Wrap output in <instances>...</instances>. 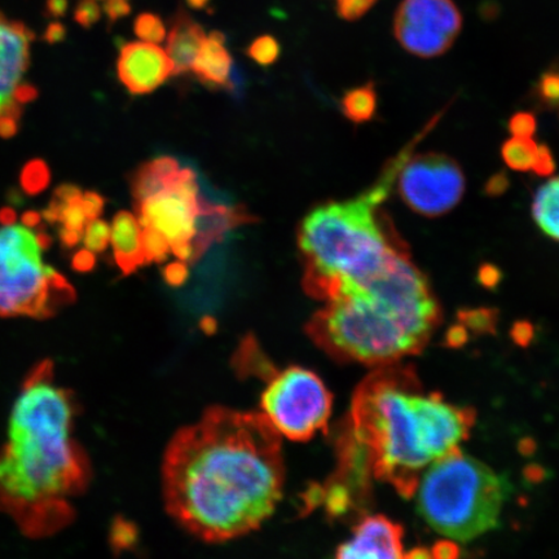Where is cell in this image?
Instances as JSON below:
<instances>
[{
  "instance_id": "1",
  "label": "cell",
  "mask_w": 559,
  "mask_h": 559,
  "mask_svg": "<svg viewBox=\"0 0 559 559\" xmlns=\"http://www.w3.org/2000/svg\"><path fill=\"white\" fill-rule=\"evenodd\" d=\"M167 512L207 543L260 528L283 496L282 436L262 414L207 409L167 445L163 465Z\"/></svg>"
},
{
  "instance_id": "2",
  "label": "cell",
  "mask_w": 559,
  "mask_h": 559,
  "mask_svg": "<svg viewBox=\"0 0 559 559\" xmlns=\"http://www.w3.org/2000/svg\"><path fill=\"white\" fill-rule=\"evenodd\" d=\"M52 373V362L44 361L27 377L12 411L9 443L0 451V510L33 537L72 521L68 499L90 478L87 459L70 436L72 402Z\"/></svg>"
},
{
  "instance_id": "3",
  "label": "cell",
  "mask_w": 559,
  "mask_h": 559,
  "mask_svg": "<svg viewBox=\"0 0 559 559\" xmlns=\"http://www.w3.org/2000/svg\"><path fill=\"white\" fill-rule=\"evenodd\" d=\"M474 423L473 409L421 393L411 368L384 366L356 390L347 431L366 450L373 477L409 499L426 467L459 450Z\"/></svg>"
},
{
  "instance_id": "4",
  "label": "cell",
  "mask_w": 559,
  "mask_h": 559,
  "mask_svg": "<svg viewBox=\"0 0 559 559\" xmlns=\"http://www.w3.org/2000/svg\"><path fill=\"white\" fill-rule=\"evenodd\" d=\"M439 321L428 278L402 243L365 284L328 300L307 333L334 359L384 367L421 352Z\"/></svg>"
},
{
  "instance_id": "5",
  "label": "cell",
  "mask_w": 559,
  "mask_h": 559,
  "mask_svg": "<svg viewBox=\"0 0 559 559\" xmlns=\"http://www.w3.org/2000/svg\"><path fill=\"white\" fill-rule=\"evenodd\" d=\"M401 167V160L394 158L359 198L328 202L300 223L298 243L305 257L307 295L328 302L365 284L403 243L379 209Z\"/></svg>"
},
{
  "instance_id": "6",
  "label": "cell",
  "mask_w": 559,
  "mask_h": 559,
  "mask_svg": "<svg viewBox=\"0 0 559 559\" xmlns=\"http://www.w3.org/2000/svg\"><path fill=\"white\" fill-rule=\"evenodd\" d=\"M508 481L460 450L435 461L418 480L419 514L440 535L471 542L498 526Z\"/></svg>"
},
{
  "instance_id": "7",
  "label": "cell",
  "mask_w": 559,
  "mask_h": 559,
  "mask_svg": "<svg viewBox=\"0 0 559 559\" xmlns=\"http://www.w3.org/2000/svg\"><path fill=\"white\" fill-rule=\"evenodd\" d=\"M74 300L68 280L41 261V248L26 227L0 229V317L48 319Z\"/></svg>"
},
{
  "instance_id": "8",
  "label": "cell",
  "mask_w": 559,
  "mask_h": 559,
  "mask_svg": "<svg viewBox=\"0 0 559 559\" xmlns=\"http://www.w3.org/2000/svg\"><path fill=\"white\" fill-rule=\"evenodd\" d=\"M262 414L280 436L306 442L326 430L332 395L317 373L289 367L271 376L263 391Z\"/></svg>"
},
{
  "instance_id": "9",
  "label": "cell",
  "mask_w": 559,
  "mask_h": 559,
  "mask_svg": "<svg viewBox=\"0 0 559 559\" xmlns=\"http://www.w3.org/2000/svg\"><path fill=\"white\" fill-rule=\"evenodd\" d=\"M396 179L404 204L426 218L451 212L463 200L466 187L456 160L440 153L409 156Z\"/></svg>"
},
{
  "instance_id": "10",
  "label": "cell",
  "mask_w": 559,
  "mask_h": 559,
  "mask_svg": "<svg viewBox=\"0 0 559 559\" xmlns=\"http://www.w3.org/2000/svg\"><path fill=\"white\" fill-rule=\"evenodd\" d=\"M461 29L463 15L453 0H402L394 15L395 39L418 58L445 53Z\"/></svg>"
},
{
  "instance_id": "11",
  "label": "cell",
  "mask_w": 559,
  "mask_h": 559,
  "mask_svg": "<svg viewBox=\"0 0 559 559\" xmlns=\"http://www.w3.org/2000/svg\"><path fill=\"white\" fill-rule=\"evenodd\" d=\"M199 200L198 175L187 167L181 169L179 179L167 190L138 202L135 213L140 226L158 230L170 243L173 254L187 262L192 257Z\"/></svg>"
},
{
  "instance_id": "12",
  "label": "cell",
  "mask_w": 559,
  "mask_h": 559,
  "mask_svg": "<svg viewBox=\"0 0 559 559\" xmlns=\"http://www.w3.org/2000/svg\"><path fill=\"white\" fill-rule=\"evenodd\" d=\"M34 38V33L23 23L0 12V117L21 116L23 107L15 100V94L29 68Z\"/></svg>"
},
{
  "instance_id": "13",
  "label": "cell",
  "mask_w": 559,
  "mask_h": 559,
  "mask_svg": "<svg viewBox=\"0 0 559 559\" xmlns=\"http://www.w3.org/2000/svg\"><path fill=\"white\" fill-rule=\"evenodd\" d=\"M118 76L134 95L150 94L173 75V62L157 45L131 41L122 47Z\"/></svg>"
},
{
  "instance_id": "14",
  "label": "cell",
  "mask_w": 559,
  "mask_h": 559,
  "mask_svg": "<svg viewBox=\"0 0 559 559\" xmlns=\"http://www.w3.org/2000/svg\"><path fill=\"white\" fill-rule=\"evenodd\" d=\"M403 528L383 515L367 516L355 527L352 539L341 545L344 559L403 558Z\"/></svg>"
},
{
  "instance_id": "15",
  "label": "cell",
  "mask_w": 559,
  "mask_h": 559,
  "mask_svg": "<svg viewBox=\"0 0 559 559\" xmlns=\"http://www.w3.org/2000/svg\"><path fill=\"white\" fill-rule=\"evenodd\" d=\"M257 222V216L245 206L215 205L200 195L190 262L199 261L213 243L225 239L229 230Z\"/></svg>"
},
{
  "instance_id": "16",
  "label": "cell",
  "mask_w": 559,
  "mask_h": 559,
  "mask_svg": "<svg viewBox=\"0 0 559 559\" xmlns=\"http://www.w3.org/2000/svg\"><path fill=\"white\" fill-rule=\"evenodd\" d=\"M205 39L206 34L201 25L195 23L190 13L180 9L167 37L166 53L173 62V75L190 72Z\"/></svg>"
},
{
  "instance_id": "17",
  "label": "cell",
  "mask_w": 559,
  "mask_h": 559,
  "mask_svg": "<svg viewBox=\"0 0 559 559\" xmlns=\"http://www.w3.org/2000/svg\"><path fill=\"white\" fill-rule=\"evenodd\" d=\"M110 240L114 245L116 263L123 275H130L140 265L145 264L142 226L135 215L129 212L118 213L111 227Z\"/></svg>"
},
{
  "instance_id": "18",
  "label": "cell",
  "mask_w": 559,
  "mask_h": 559,
  "mask_svg": "<svg viewBox=\"0 0 559 559\" xmlns=\"http://www.w3.org/2000/svg\"><path fill=\"white\" fill-rule=\"evenodd\" d=\"M226 37L221 32H213L206 37L198 58L193 61V73L210 87L227 88L234 61L225 47Z\"/></svg>"
},
{
  "instance_id": "19",
  "label": "cell",
  "mask_w": 559,
  "mask_h": 559,
  "mask_svg": "<svg viewBox=\"0 0 559 559\" xmlns=\"http://www.w3.org/2000/svg\"><path fill=\"white\" fill-rule=\"evenodd\" d=\"M180 173L178 160L167 156L140 166L131 177V192L135 204L167 190L179 179Z\"/></svg>"
},
{
  "instance_id": "20",
  "label": "cell",
  "mask_w": 559,
  "mask_h": 559,
  "mask_svg": "<svg viewBox=\"0 0 559 559\" xmlns=\"http://www.w3.org/2000/svg\"><path fill=\"white\" fill-rule=\"evenodd\" d=\"M533 216L545 235L559 241V177L549 179L537 191Z\"/></svg>"
},
{
  "instance_id": "21",
  "label": "cell",
  "mask_w": 559,
  "mask_h": 559,
  "mask_svg": "<svg viewBox=\"0 0 559 559\" xmlns=\"http://www.w3.org/2000/svg\"><path fill=\"white\" fill-rule=\"evenodd\" d=\"M342 114L349 121L360 124L372 120L377 109V94L373 83L347 91L342 99Z\"/></svg>"
},
{
  "instance_id": "22",
  "label": "cell",
  "mask_w": 559,
  "mask_h": 559,
  "mask_svg": "<svg viewBox=\"0 0 559 559\" xmlns=\"http://www.w3.org/2000/svg\"><path fill=\"white\" fill-rule=\"evenodd\" d=\"M539 151L540 144L535 143L533 139L513 136L502 145L501 156L512 170L534 171Z\"/></svg>"
},
{
  "instance_id": "23",
  "label": "cell",
  "mask_w": 559,
  "mask_h": 559,
  "mask_svg": "<svg viewBox=\"0 0 559 559\" xmlns=\"http://www.w3.org/2000/svg\"><path fill=\"white\" fill-rule=\"evenodd\" d=\"M534 95L545 109L559 110V62H555L537 81Z\"/></svg>"
},
{
  "instance_id": "24",
  "label": "cell",
  "mask_w": 559,
  "mask_h": 559,
  "mask_svg": "<svg viewBox=\"0 0 559 559\" xmlns=\"http://www.w3.org/2000/svg\"><path fill=\"white\" fill-rule=\"evenodd\" d=\"M21 188L26 194L37 195L51 183L50 167L41 159H33L24 166L20 178Z\"/></svg>"
},
{
  "instance_id": "25",
  "label": "cell",
  "mask_w": 559,
  "mask_h": 559,
  "mask_svg": "<svg viewBox=\"0 0 559 559\" xmlns=\"http://www.w3.org/2000/svg\"><path fill=\"white\" fill-rule=\"evenodd\" d=\"M134 32L138 38L153 45H158L166 38V26L163 19L151 12L140 13L135 20Z\"/></svg>"
},
{
  "instance_id": "26",
  "label": "cell",
  "mask_w": 559,
  "mask_h": 559,
  "mask_svg": "<svg viewBox=\"0 0 559 559\" xmlns=\"http://www.w3.org/2000/svg\"><path fill=\"white\" fill-rule=\"evenodd\" d=\"M145 264L164 262L169 257L171 248L165 237L152 227H142Z\"/></svg>"
},
{
  "instance_id": "27",
  "label": "cell",
  "mask_w": 559,
  "mask_h": 559,
  "mask_svg": "<svg viewBox=\"0 0 559 559\" xmlns=\"http://www.w3.org/2000/svg\"><path fill=\"white\" fill-rule=\"evenodd\" d=\"M250 59L261 67H270L276 62L280 56V45L272 35H262L253 40L248 48Z\"/></svg>"
},
{
  "instance_id": "28",
  "label": "cell",
  "mask_w": 559,
  "mask_h": 559,
  "mask_svg": "<svg viewBox=\"0 0 559 559\" xmlns=\"http://www.w3.org/2000/svg\"><path fill=\"white\" fill-rule=\"evenodd\" d=\"M110 233L107 222L99 218L88 221L85 230H83V243L93 253H103L108 248Z\"/></svg>"
},
{
  "instance_id": "29",
  "label": "cell",
  "mask_w": 559,
  "mask_h": 559,
  "mask_svg": "<svg viewBox=\"0 0 559 559\" xmlns=\"http://www.w3.org/2000/svg\"><path fill=\"white\" fill-rule=\"evenodd\" d=\"M379 0H334L335 11L345 21H358L373 9Z\"/></svg>"
},
{
  "instance_id": "30",
  "label": "cell",
  "mask_w": 559,
  "mask_h": 559,
  "mask_svg": "<svg viewBox=\"0 0 559 559\" xmlns=\"http://www.w3.org/2000/svg\"><path fill=\"white\" fill-rule=\"evenodd\" d=\"M102 19V9L96 0H80L74 10L75 23L91 29Z\"/></svg>"
},
{
  "instance_id": "31",
  "label": "cell",
  "mask_w": 559,
  "mask_h": 559,
  "mask_svg": "<svg viewBox=\"0 0 559 559\" xmlns=\"http://www.w3.org/2000/svg\"><path fill=\"white\" fill-rule=\"evenodd\" d=\"M513 136L531 138L536 131V118L531 114H516L509 121Z\"/></svg>"
},
{
  "instance_id": "32",
  "label": "cell",
  "mask_w": 559,
  "mask_h": 559,
  "mask_svg": "<svg viewBox=\"0 0 559 559\" xmlns=\"http://www.w3.org/2000/svg\"><path fill=\"white\" fill-rule=\"evenodd\" d=\"M81 206L83 212H85L87 216V221H93L99 218V216L104 212L105 199L103 195L96 192H85L82 193Z\"/></svg>"
},
{
  "instance_id": "33",
  "label": "cell",
  "mask_w": 559,
  "mask_h": 559,
  "mask_svg": "<svg viewBox=\"0 0 559 559\" xmlns=\"http://www.w3.org/2000/svg\"><path fill=\"white\" fill-rule=\"evenodd\" d=\"M103 10L110 24H115L118 20L129 16L132 9L128 0H107Z\"/></svg>"
},
{
  "instance_id": "34",
  "label": "cell",
  "mask_w": 559,
  "mask_h": 559,
  "mask_svg": "<svg viewBox=\"0 0 559 559\" xmlns=\"http://www.w3.org/2000/svg\"><path fill=\"white\" fill-rule=\"evenodd\" d=\"M556 170V163L547 145L540 144L539 157L534 169L539 177H550Z\"/></svg>"
},
{
  "instance_id": "35",
  "label": "cell",
  "mask_w": 559,
  "mask_h": 559,
  "mask_svg": "<svg viewBox=\"0 0 559 559\" xmlns=\"http://www.w3.org/2000/svg\"><path fill=\"white\" fill-rule=\"evenodd\" d=\"M164 277L167 284L179 286L183 284L188 277V267L181 262L170 263L164 270Z\"/></svg>"
},
{
  "instance_id": "36",
  "label": "cell",
  "mask_w": 559,
  "mask_h": 559,
  "mask_svg": "<svg viewBox=\"0 0 559 559\" xmlns=\"http://www.w3.org/2000/svg\"><path fill=\"white\" fill-rule=\"evenodd\" d=\"M96 258L88 249L80 250L73 258V267L80 272H87L94 269Z\"/></svg>"
},
{
  "instance_id": "37",
  "label": "cell",
  "mask_w": 559,
  "mask_h": 559,
  "mask_svg": "<svg viewBox=\"0 0 559 559\" xmlns=\"http://www.w3.org/2000/svg\"><path fill=\"white\" fill-rule=\"evenodd\" d=\"M67 33L68 31L66 25L59 23V21H55V23L47 26L44 39L50 45L60 44V41L66 40Z\"/></svg>"
},
{
  "instance_id": "38",
  "label": "cell",
  "mask_w": 559,
  "mask_h": 559,
  "mask_svg": "<svg viewBox=\"0 0 559 559\" xmlns=\"http://www.w3.org/2000/svg\"><path fill=\"white\" fill-rule=\"evenodd\" d=\"M83 192L81 191L80 187L73 186V185H62L58 188H56V191L53 193V198L58 199L62 202H72L79 198H81V194Z\"/></svg>"
},
{
  "instance_id": "39",
  "label": "cell",
  "mask_w": 559,
  "mask_h": 559,
  "mask_svg": "<svg viewBox=\"0 0 559 559\" xmlns=\"http://www.w3.org/2000/svg\"><path fill=\"white\" fill-rule=\"evenodd\" d=\"M69 10L68 0H47L46 16L51 19H61L67 15Z\"/></svg>"
},
{
  "instance_id": "40",
  "label": "cell",
  "mask_w": 559,
  "mask_h": 559,
  "mask_svg": "<svg viewBox=\"0 0 559 559\" xmlns=\"http://www.w3.org/2000/svg\"><path fill=\"white\" fill-rule=\"evenodd\" d=\"M19 118L4 115L0 117V136L10 139L15 136L19 131Z\"/></svg>"
},
{
  "instance_id": "41",
  "label": "cell",
  "mask_w": 559,
  "mask_h": 559,
  "mask_svg": "<svg viewBox=\"0 0 559 559\" xmlns=\"http://www.w3.org/2000/svg\"><path fill=\"white\" fill-rule=\"evenodd\" d=\"M83 233L80 230L69 229L66 227H61L59 229V239L61 241L62 247L67 249H72L82 240Z\"/></svg>"
},
{
  "instance_id": "42",
  "label": "cell",
  "mask_w": 559,
  "mask_h": 559,
  "mask_svg": "<svg viewBox=\"0 0 559 559\" xmlns=\"http://www.w3.org/2000/svg\"><path fill=\"white\" fill-rule=\"evenodd\" d=\"M37 96V88L32 85H27V83H21L15 94V100L21 105V107H24L25 104H29Z\"/></svg>"
},
{
  "instance_id": "43",
  "label": "cell",
  "mask_w": 559,
  "mask_h": 559,
  "mask_svg": "<svg viewBox=\"0 0 559 559\" xmlns=\"http://www.w3.org/2000/svg\"><path fill=\"white\" fill-rule=\"evenodd\" d=\"M508 179L504 174L495 175L491 179H489L487 183V193L491 195H499L504 193L508 188Z\"/></svg>"
},
{
  "instance_id": "44",
  "label": "cell",
  "mask_w": 559,
  "mask_h": 559,
  "mask_svg": "<svg viewBox=\"0 0 559 559\" xmlns=\"http://www.w3.org/2000/svg\"><path fill=\"white\" fill-rule=\"evenodd\" d=\"M41 214L38 212H34V210H29V212H25L23 215H21V223H23V226L26 228H35L39 227L41 223Z\"/></svg>"
},
{
  "instance_id": "45",
  "label": "cell",
  "mask_w": 559,
  "mask_h": 559,
  "mask_svg": "<svg viewBox=\"0 0 559 559\" xmlns=\"http://www.w3.org/2000/svg\"><path fill=\"white\" fill-rule=\"evenodd\" d=\"M435 549L436 550L435 554H432V556L436 557L449 558L454 557L457 554L456 545L449 542L439 543Z\"/></svg>"
},
{
  "instance_id": "46",
  "label": "cell",
  "mask_w": 559,
  "mask_h": 559,
  "mask_svg": "<svg viewBox=\"0 0 559 559\" xmlns=\"http://www.w3.org/2000/svg\"><path fill=\"white\" fill-rule=\"evenodd\" d=\"M16 213L12 207H3L0 209V225L2 226H12L15 225L16 222Z\"/></svg>"
},
{
  "instance_id": "47",
  "label": "cell",
  "mask_w": 559,
  "mask_h": 559,
  "mask_svg": "<svg viewBox=\"0 0 559 559\" xmlns=\"http://www.w3.org/2000/svg\"><path fill=\"white\" fill-rule=\"evenodd\" d=\"M480 278L484 280L487 285H489V283H496V280H498V271L487 265L486 269L480 271Z\"/></svg>"
},
{
  "instance_id": "48",
  "label": "cell",
  "mask_w": 559,
  "mask_h": 559,
  "mask_svg": "<svg viewBox=\"0 0 559 559\" xmlns=\"http://www.w3.org/2000/svg\"><path fill=\"white\" fill-rule=\"evenodd\" d=\"M212 0H187L188 7L195 11H206Z\"/></svg>"
},
{
  "instance_id": "49",
  "label": "cell",
  "mask_w": 559,
  "mask_h": 559,
  "mask_svg": "<svg viewBox=\"0 0 559 559\" xmlns=\"http://www.w3.org/2000/svg\"><path fill=\"white\" fill-rule=\"evenodd\" d=\"M35 239H37V242H38L39 247L41 248V250H46V249L50 248L52 245L51 236H48L45 233H39V234L35 235Z\"/></svg>"
},
{
  "instance_id": "50",
  "label": "cell",
  "mask_w": 559,
  "mask_h": 559,
  "mask_svg": "<svg viewBox=\"0 0 559 559\" xmlns=\"http://www.w3.org/2000/svg\"><path fill=\"white\" fill-rule=\"evenodd\" d=\"M11 202H15L20 205L21 202H23V199H21V194L16 190H11Z\"/></svg>"
}]
</instances>
